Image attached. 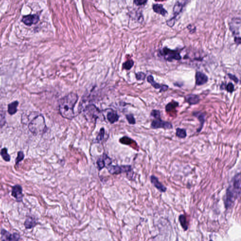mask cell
<instances>
[{
  "label": "cell",
  "mask_w": 241,
  "mask_h": 241,
  "mask_svg": "<svg viewBox=\"0 0 241 241\" xmlns=\"http://www.w3.org/2000/svg\"><path fill=\"white\" fill-rule=\"evenodd\" d=\"M241 19L240 18H233L230 23V29L236 37H240V28Z\"/></svg>",
  "instance_id": "obj_9"
},
{
  "label": "cell",
  "mask_w": 241,
  "mask_h": 241,
  "mask_svg": "<svg viewBox=\"0 0 241 241\" xmlns=\"http://www.w3.org/2000/svg\"><path fill=\"white\" fill-rule=\"evenodd\" d=\"M126 117L129 124L134 125L136 123V120L132 114H127V116H126Z\"/></svg>",
  "instance_id": "obj_32"
},
{
  "label": "cell",
  "mask_w": 241,
  "mask_h": 241,
  "mask_svg": "<svg viewBox=\"0 0 241 241\" xmlns=\"http://www.w3.org/2000/svg\"><path fill=\"white\" fill-rule=\"evenodd\" d=\"M151 183L154 186L155 188H157L159 191L164 193L166 191L167 188L163 184H162L159 181L158 179L156 177L152 175L150 177Z\"/></svg>",
  "instance_id": "obj_12"
},
{
  "label": "cell",
  "mask_w": 241,
  "mask_h": 241,
  "mask_svg": "<svg viewBox=\"0 0 241 241\" xmlns=\"http://www.w3.org/2000/svg\"><path fill=\"white\" fill-rule=\"evenodd\" d=\"M24 155L22 152H18V156H17V158L16 159V164H18L19 162H21V161L24 159Z\"/></svg>",
  "instance_id": "obj_31"
},
{
  "label": "cell",
  "mask_w": 241,
  "mask_h": 241,
  "mask_svg": "<svg viewBox=\"0 0 241 241\" xmlns=\"http://www.w3.org/2000/svg\"><path fill=\"white\" fill-rule=\"evenodd\" d=\"M36 224L37 222H36V220H34V218L32 217H29L25 220L24 225L25 229H32V227H34Z\"/></svg>",
  "instance_id": "obj_19"
},
{
  "label": "cell",
  "mask_w": 241,
  "mask_h": 241,
  "mask_svg": "<svg viewBox=\"0 0 241 241\" xmlns=\"http://www.w3.org/2000/svg\"><path fill=\"white\" fill-rule=\"evenodd\" d=\"M107 119L111 123H114L118 121L119 119V116L116 112L112 109H110V111L107 113Z\"/></svg>",
  "instance_id": "obj_16"
},
{
  "label": "cell",
  "mask_w": 241,
  "mask_h": 241,
  "mask_svg": "<svg viewBox=\"0 0 241 241\" xmlns=\"http://www.w3.org/2000/svg\"><path fill=\"white\" fill-rule=\"evenodd\" d=\"M176 19V18H175L173 17V18H171L170 19L168 20L166 22L167 25L169 27H173V26H174V25H175Z\"/></svg>",
  "instance_id": "obj_36"
},
{
  "label": "cell",
  "mask_w": 241,
  "mask_h": 241,
  "mask_svg": "<svg viewBox=\"0 0 241 241\" xmlns=\"http://www.w3.org/2000/svg\"><path fill=\"white\" fill-rule=\"evenodd\" d=\"M186 100L189 105H194L199 103L200 98L198 95L194 94H190L186 97Z\"/></svg>",
  "instance_id": "obj_17"
},
{
  "label": "cell",
  "mask_w": 241,
  "mask_h": 241,
  "mask_svg": "<svg viewBox=\"0 0 241 241\" xmlns=\"http://www.w3.org/2000/svg\"><path fill=\"white\" fill-rule=\"evenodd\" d=\"M193 116L196 117L199 121L200 125L199 128L197 129V132H200L202 131V129L203 128V125L205 123V114L201 112H193Z\"/></svg>",
  "instance_id": "obj_14"
},
{
  "label": "cell",
  "mask_w": 241,
  "mask_h": 241,
  "mask_svg": "<svg viewBox=\"0 0 241 241\" xmlns=\"http://www.w3.org/2000/svg\"><path fill=\"white\" fill-rule=\"evenodd\" d=\"M46 126L45 118L42 114L34 116L29 123L28 129L33 134H42L46 130Z\"/></svg>",
  "instance_id": "obj_3"
},
{
  "label": "cell",
  "mask_w": 241,
  "mask_h": 241,
  "mask_svg": "<svg viewBox=\"0 0 241 241\" xmlns=\"http://www.w3.org/2000/svg\"><path fill=\"white\" fill-rule=\"evenodd\" d=\"M5 123V112L4 109L0 107V128L3 127Z\"/></svg>",
  "instance_id": "obj_25"
},
{
  "label": "cell",
  "mask_w": 241,
  "mask_h": 241,
  "mask_svg": "<svg viewBox=\"0 0 241 241\" xmlns=\"http://www.w3.org/2000/svg\"><path fill=\"white\" fill-rule=\"evenodd\" d=\"M97 163L98 168L99 170H101V169H103L104 167L105 166V161H104L103 158L98 159Z\"/></svg>",
  "instance_id": "obj_30"
},
{
  "label": "cell",
  "mask_w": 241,
  "mask_h": 241,
  "mask_svg": "<svg viewBox=\"0 0 241 241\" xmlns=\"http://www.w3.org/2000/svg\"><path fill=\"white\" fill-rule=\"evenodd\" d=\"M133 141L131 139L129 138L128 137H123L120 140V142L122 143L126 144V145L131 144Z\"/></svg>",
  "instance_id": "obj_33"
},
{
  "label": "cell",
  "mask_w": 241,
  "mask_h": 241,
  "mask_svg": "<svg viewBox=\"0 0 241 241\" xmlns=\"http://www.w3.org/2000/svg\"><path fill=\"white\" fill-rule=\"evenodd\" d=\"M39 20V18L36 15H29L23 17L22 21L26 25L30 26L33 24H36Z\"/></svg>",
  "instance_id": "obj_11"
},
{
  "label": "cell",
  "mask_w": 241,
  "mask_h": 241,
  "mask_svg": "<svg viewBox=\"0 0 241 241\" xmlns=\"http://www.w3.org/2000/svg\"><path fill=\"white\" fill-rule=\"evenodd\" d=\"M147 2V1H143V0H140V1H134V3L135 4H136V5H143V4H145Z\"/></svg>",
  "instance_id": "obj_38"
},
{
  "label": "cell",
  "mask_w": 241,
  "mask_h": 241,
  "mask_svg": "<svg viewBox=\"0 0 241 241\" xmlns=\"http://www.w3.org/2000/svg\"><path fill=\"white\" fill-rule=\"evenodd\" d=\"M1 155L5 161L9 162L10 161V156L8 154V151H7V149L6 148H3L1 150Z\"/></svg>",
  "instance_id": "obj_26"
},
{
  "label": "cell",
  "mask_w": 241,
  "mask_h": 241,
  "mask_svg": "<svg viewBox=\"0 0 241 241\" xmlns=\"http://www.w3.org/2000/svg\"><path fill=\"white\" fill-rule=\"evenodd\" d=\"M161 56L167 61H172L173 60H179L181 59L180 53L177 50H172L164 47L160 51Z\"/></svg>",
  "instance_id": "obj_4"
},
{
  "label": "cell",
  "mask_w": 241,
  "mask_h": 241,
  "mask_svg": "<svg viewBox=\"0 0 241 241\" xmlns=\"http://www.w3.org/2000/svg\"><path fill=\"white\" fill-rule=\"evenodd\" d=\"M100 111L94 105H90L85 107L84 114L85 118L88 121H95L99 118Z\"/></svg>",
  "instance_id": "obj_5"
},
{
  "label": "cell",
  "mask_w": 241,
  "mask_h": 241,
  "mask_svg": "<svg viewBox=\"0 0 241 241\" xmlns=\"http://www.w3.org/2000/svg\"><path fill=\"white\" fill-rule=\"evenodd\" d=\"M179 220L182 228L184 230H187L188 229V224L185 216L184 215H181L179 217Z\"/></svg>",
  "instance_id": "obj_24"
},
{
  "label": "cell",
  "mask_w": 241,
  "mask_h": 241,
  "mask_svg": "<svg viewBox=\"0 0 241 241\" xmlns=\"http://www.w3.org/2000/svg\"><path fill=\"white\" fill-rule=\"evenodd\" d=\"M208 80V77L203 73L197 72L195 74V84L197 85H203L207 83Z\"/></svg>",
  "instance_id": "obj_13"
},
{
  "label": "cell",
  "mask_w": 241,
  "mask_h": 241,
  "mask_svg": "<svg viewBox=\"0 0 241 241\" xmlns=\"http://www.w3.org/2000/svg\"><path fill=\"white\" fill-rule=\"evenodd\" d=\"M168 89V86L167 85H164L163 87H162V89L161 90H160V92H165L166 90H167V89Z\"/></svg>",
  "instance_id": "obj_39"
},
{
  "label": "cell",
  "mask_w": 241,
  "mask_h": 241,
  "mask_svg": "<svg viewBox=\"0 0 241 241\" xmlns=\"http://www.w3.org/2000/svg\"><path fill=\"white\" fill-rule=\"evenodd\" d=\"M107 168L109 173L112 174H120L121 173H127L131 170V168L130 165H108Z\"/></svg>",
  "instance_id": "obj_7"
},
{
  "label": "cell",
  "mask_w": 241,
  "mask_h": 241,
  "mask_svg": "<svg viewBox=\"0 0 241 241\" xmlns=\"http://www.w3.org/2000/svg\"><path fill=\"white\" fill-rule=\"evenodd\" d=\"M136 77L138 80H144L146 78V75L143 72H138L136 74Z\"/></svg>",
  "instance_id": "obj_34"
},
{
  "label": "cell",
  "mask_w": 241,
  "mask_h": 241,
  "mask_svg": "<svg viewBox=\"0 0 241 241\" xmlns=\"http://www.w3.org/2000/svg\"><path fill=\"white\" fill-rule=\"evenodd\" d=\"M147 81L150 84H151L152 86L153 87L155 88V89H160V90H161L162 89V87L164 86V85H161L160 84H157V83H156V81H154V77H153V76L152 75H149L148 77H147Z\"/></svg>",
  "instance_id": "obj_21"
},
{
  "label": "cell",
  "mask_w": 241,
  "mask_h": 241,
  "mask_svg": "<svg viewBox=\"0 0 241 241\" xmlns=\"http://www.w3.org/2000/svg\"><path fill=\"white\" fill-rule=\"evenodd\" d=\"M210 241H212V240H210Z\"/></svg>",
  "instance_id": "obj_41"
},
{
  "label": "cell",
  "mask_w": 241,
  "mask_h": 241,
  "mask_svg": "<svg viewBox=\"0 0 241 241\" xmlns=\"http://www.w3.org/2000/svg\"><path fill=\"white\" fill-rule=\"evenodd\" d=\"M133 65H134V62L132 60H131L126 61L124 63L123 65V67L125 69L129 70L133 66Z\"/></svg>",
  "instance_id": "obj_27"
},
{
  "label": "cell",
  "mask_w": 241,
  "mask_h": 241,
  "mask_svg": "<svg viewBox=\"0 0 241 241\" xmlns=\"http://www.w3.org/2000/svg\"><path fill=\"white\" fill-rule=\"evenodd\" d=\"M228 76H229V78H230L231 80L235 81V83H236V84L238 83V79L236 77V76H235V75H232L231 74H228Z\"/></svg>",
  "instance_id": "obj_37"
},
{
  "label": "cell",
  "mask_w": 241,
  "mask_h": 241,
  "mask_svg": "<svg viewBox=\"0 0 241 241\" xmlns=\"http://www.w3.org/2000/svg\"><path fill=\"white\" fill-rule=\"evenodd\" d=\"M185 1H184L183 3H182L181 1H177L176 3H175L174 7L173 9V12L174 14V17H173V18H176V17L182 11L183 7L185 6Z\"/></svg>",
  "instance_id": "obj_15"
},
{
  "label": "cell",
  "mask_w": 241,
  "mask_h": 241,
  "mask_svg": "<svg viewBox=\"0 0 241 241\" xmlns=\"http://www.w3.org/2000/svg\"><path fill=\"white\" fill-rule=\"evenodd\" d=\"M176 135L177 137L179 138H185L187 136L186 130L184 129L178 128L176 129Z\"/></svg>",
  "instance_id": "obj_23"
},
{
  "label": "cell",
  "mask_w": 241,
  "mask_h": 241,
  "mask_svg": "<svg viewBox=\"0 0 241 241\" xmlns=\"http://www.w3.org/2000/svg\"><path fill=\"white\" fill-rule=\"evenodd\" d=\"M241 194V176L238 173L233 178L226 190L224 198L225 207L229 208L233 206Z\"/></svg>",
  "instance_id": "obj_2"
},
{
  "label": "cell",
  "mask_w": 241,
  "mask_h": 241,
  "mask_svg": "<svg viewBox=\"0 0 241 241\" xmlns=\"http://www.w3.org/2000/svg\"><path fill=\"white\" fill-rule=\"evenodd\" d=\"M153 9L155 12L157 14H160L163 16H165L167 14V12L161 4H154L153 6Z\"/></svg>",
  "instance_id": "obj_18"
},
{
  "label": "cell",
  "mask_w": 241,
  "mask_h": 241,
  "mask_svg": "<svg viewBox=\"0 0 241 241\" xmlns=\"http://www.w3.org/2000/svg\"><path fill=\"white\" fill-rule=\"evenodd\" d=\"M226 89L227 90V92H229L232 93L235 90V87H234V85L232 83H229L226 87Z\"/></svg>",
  "instance_id": "obj_35"
},
{
  "label": "cell",
  "mask_w": 241,
  "mask_h": 241,
  "mask_svg": "<svg viewBox=\"0 0 241 241\" xmlns=\"http://www.w3.org/2000/svg\"><path fill=\"white\" fill-rule=\"evenodd\" d=\"M235 41L237 45H240L241 43V37L235 38Z\"/></svg>",
  "instance_id": "obj_40"
},
{
  "label": "cell",
  "mask_w": 241,
  "mask_h": 241,
  "mask_svg": "<svg viewBox=\"0 0 241 241\" xmlns=\"http://www.w3.org/2000/svg\"><path fill=\"white\" fill-rule=\"evenodd\" d=\"M78 96L74 93H71L59 101V111L61 116L67 119L75 117L74 107L77 102Z\"/></svg>",
  "instance_id": "obj_1"
},
{
  "label": "cell",
  "mask_w": 241,
  "mask_h": 241,
  "mask_svg": "<svg viewBox=\"0 0 241 241\" xmlns=\"http://www.w3.org/2000/svg\"><path fill=\"white\" fill-rule=\"evenodd\" d=\"M151 116L154 117L155 119L161 118V112L158 110H153L150 114Z\"/></svg>",
  "instance_id": "obj_28"
},
{
  "label": "cell",
  "mask_w": 241,
  "mask_h": 241,
  "mask_svg": "<svg viewBox=\"0 0 241 241\" xmlns=\"http://www.w3.org/2000/svg\"><path fill=\"white\" fill-rule=\"evenodd\" d=\"M179 106V103L175 101H173L171 102L168 103L165 107V110L167 112H170L171 111L174 110L175 108Z\"/></svg>",
  "instance_id": "obj_22"
},
{
  "label": "cell",
  "mask_w": 241,
  "mask_h": 241,
  "mask_svg": "<svg viewBox=\"0 0 241 241\" xmlns=\"http://www.w3.org/2000/svg\"><path fill=\"white\" fill-rule=\"evenodd\" d=\"M18 105V101H14L8 105V113L11 115L15 114L17 111V107Z\"/></svg>",
  "instance_id": "obj_20"
},
{
  "label": "cell",
  "mask_w": 241,
  "mask_h": 241,
  "mask_svg": "<svg viewBox=\"0 0 241 241\" xmlns=\"http://www.w3.org/2000/svg\"><path fill=\"white\" fill-rule=\"evenodd\" d=\"M1 241H19L21 239V236L18 233H11L4 229L1 230Z\"/></svg>",
  "instance_id": "obj_8"
},
{
  "label": "cell",
  "mask_w": 241,
  "mask_h": 241,
  "mask_svg": "<svg viewBox=\"0 0 241 241\" xmlns=\"http://www.w3.org/2000/svg\"><path fill=\"white\" fill-rule=\"evenodd\" d=\"M12 195L15 198L17 202H22L23 199V194L22 193V188L21 186L17 185L13 187Z\"/></svg>",
  "instance_id": "obj_10"
},
{
  "label": "cell",
  "mask_w": 241,
  "mask_h": 241,
  "mask_svg": "<svg viewBox=\"0 0 241 241\" xmlns=\"http://www.w3.org/2000/svg\"><path fill=\"white\" fill-rule=\"evenodd\" d=\"M151 127L153 129L162 128L165 129H170L173 128V125L170 122L162 120L160 118L153 120L151 123Z\"/></svg>",
  "instance_id": "obj_6"
},
{
  "label": "cell",
  "mask_w": 241,
  "mask_h": 241,
  "mask_svg": "<svg viewBox=\"0 0 241 241\" xmlns=\"http://www.w3.org/2000/svg\"><path fill=\"white\" fill-rule=\"evenodd\" d=\"M105 134V129L104 128L101 129L97 137V141L98 142H100L103 140Z\"/></svg>",
  "instance_id": "obj_29"
}]
</instances>
